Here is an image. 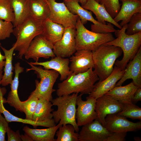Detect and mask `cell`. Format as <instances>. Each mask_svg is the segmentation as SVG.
<instances>
[{
	"instance_id": "5b68a950",
	"label": "cell",
	"mask_w": 141,
	"mask_h": 141,
	"mask_svg": "<svg viewBox=\"0 0 141 141\" xmlns=\"http://www.w3.org/2000/svg\"><path fill=\"white\" fill-rule=\"evenodd\" d=\"M78 93L58 96L51 101L53 105L56 106L57 109L52 112L53 119L56 124L59 122L60 126L67 124L72 125L76 132H78L79 126L76 119V100Z\"/></svg>"
},
{
	"instance_id": "30bf717a",
	"label": "cell",
	"mask_w": 141,
	"mask_h": 141,
	"mask_svg": "<svg viewBox=\"0 0 141 141\" xmlns=\"http://www.w3.org/2000/svg\"><path fill=\"white\" fill-rule=\"evenodd\" d=\"M53 45L42 34L38 35L30 43L24 55L25 58H32L37 62L41 58H53L55 56L53 51Z\"/></svg>"
},
{
	"instance_id": "d6986e66",
	"label": "cell",
	"mask_w": 141,
	"mask_h": 141,
	"mask_svg": "<svg viewBox=\"0 0 141 141\" xmlns=\"http://www.w3.org/2000/svg\"><path fill=\"white\" fill-rule=\"evenodd\" d=\"M69 59L55 56L49 61L43 62H30L34 65L42 66L43 68L47 69H52L57 71L60 75V80L62 81L66 79L72 72L70 70L69 64Z\"/></svg>"
},
{
	"instance_id": "f546056e",
	"label": "cell",
	"mask_w": 141,
	"mask_h": 141,
	"mask_svg": "<svg viewBox=\"0 0 141 141\" xmlns=\"http://www.w3.org/2000/svg\"><path fill=\"white\" fill-rule=\"evenodd\" d=\"M55 135L56 141H79V133L70 124L60 126Z\"/></svg>"
},
{
	"instance_id": "6da1fadb",
	"label": "cell",
	"mask_w": 141,
	"mask_h": 141,
	"mask_svg": "<svg viewBox=\"0 0 141 141\" xmlns=\"http://www.w3.org/2000/svg\"><path fill=\"white\" fill-rule=\"evenodd\" d=\"M99 79L93 68L83 73L75 74L71 72L66 79L58 84L56 94L58 96L73 93L89 94Z\"/></svg>"
},
{
	"instance_id": "2e32d148",
	"label": "cell",
	"mask_w": 141,
	"mask_h": 141,
	"mask_svg": "<svg viewBox=\"0 0 141 141\" xmlns=\"http://www.w3.org/2000/svg\"><path fill=\"white\" fill-rule=\"evenodd\" d=\"M70 58L71 72L75 74L81 73L94 68L92 51L86 50H77Z\"/></svg>"
},
{
	"instance_id": "1f68e13d",
	"label": "cell",
	"mask_w": 141,
	"mask_h": 141,
	"mask_svg": "<svg viewBox=\"0 0 141 141\" xmlns=\"http://www.w3.org/2000/svg\"><path fill=\"white\" fill-rule=\"evenodd\" d=\"M122 110L118 114L133 120H141V108L132 103L123 104Z\"/></svg>"
},
{
	"instance_id": "8992f818",
	"label": "cell",
	"mask_w": 141,
	"mask_h": 141,
	"mask_svg": "<svg viewBox=\"0 0 141 141\" xmlns=\"http://www.w3.org/2000/svg\"><path fill=\"white\" fill-rule=\"evenodd\" d=\"M75 36L77 50H86L92 51L100 45L115 38L111 33H100L87 30L79 17L76 25Z\"/></svg>"
},
{
	"instance_id": "3957f363",
	"label": "cell",
	"mask_w": 141,
	"mask_h": 141,
	"mask_svg": "<svg viewBox=\"0 0 141 141\" xmlns=\"http://www.w3.org/2000/svg\"><path fill=\"white\" fill-rule=\"evenodd\" d=\"M92 51L94 71L99 81H102L112 73L115 62L121 55L122 50L119 47L104 44Z\"/></svg>"
},
{
	"instance_id": "5bb4252c",
	"label": "cell",
	"mask_w": 141,
	"mask_h": 141,
	"mask_svg": "<svg viewBox=\"0 0 141 141\" xmlns=\"http://www.w3.org/2000/svg\"><path fill=\"white\" fill-rule=\"evenodd\" d=\"M105 120V127L110 133L134 132L141 129V121L133 122L117 113L107 115Z\"/></svg>"
},
{
	"instance_id": "7402d4cb",
	"label": "cell",
	"mask_w": 141,
	"mask_h": 141,
	"mask_svg": "<svg viewBox=\"0 0 141 141\" xmlns=\"http://www.w3.org/2000/svg\"><path fill=\"white\" fill-rule=\"evenodd\" d=\"M81 7L89 10L95 15L97 21L99 22L106 24V21L114 25L120 29L122 27L116 22L107 12L104 7L95 0H87L86 3Z\"/></svg>"
},
{
	"instance_id": "7dc6e473",
	"label": "cell",
	"mask_w": 141,
	"mask_h": 141,
	"mask_svg": "<svg viewBox=\"0 0 141 141\" xmlns=\"http://www.w3.org/2000/svg\"><path fill=\"white\" fill-rule=\"evenodd\" d=\"M137 1H141V0H136Z\"/></svg>"
},
{
	"instance_id": "d4e9b609",
	"label": "cell",
	"mask_w": 141,
	"mask_h": 141,
	"mask_svg": "<svg viewBox=\"0 0 141 141\" xmlns=\"http://www.w3.org/2000/svg\"><path fill=\"white\" fill-rule=\"evenodd\" d=\"M29 6L33 18L42 22L49 19L50 10L47 0H30Z\"/></svg>"
},
{
	"instance_id": "7a4b0ae2",
	"label": "cell",
	"mask_w": 141,
	"mask_h": 141,
	"mask_svg": "<svg viewBox=\"0 0 141 141\" xmlns=\"http://www.w3.org/2000/svg\"><path fill=\"white\" fill-rule=\"evenodd\" d=\"M127 24L114 33L116 39L105 44L120 48L123 53L122 59L117 60L114 64L121 70L125 69L128 63L134 57L141 47V32L131 35L126 33Z\"/></svg>"
},
{
	"instance_id": "83f0119b",
	"label": "cell",
	"mask_w": 141,
	"mask_h": 141,
	"mask_svg": "<svg viewBox=\"0 0 141 141\" xmlns=\"http://www.w3.org/2000/svg\"><path fill=\"white\" fill-rule=\"evenodd\" d=\"M51 101L45 99L39 98L34 113L32 120L36 122H41L52 119V113L54 109Z\"/></svg>"
},
{
	"instance_id": "ab89813d",
	"label": "cell",
	"mask_w": 141,
	"mask_h": 141,
	"mask_svg": "<svg viewBox=\"0 0 141 141\" xmlns=\"http://www.w3.org/2000/svg\"><path fill=\"white\" fill-rule=\"evenodd\" d=\"M141 101V87H139L137 90L131 100L133 103L135 104Z\"/></svg>"
},
{
	"instance_id": "603a6c76",
	"label": "cell",
	"mask_w": 141,
	"mask_h": 141,
	"mask_svg": "<svg viewBox=\"0 0 141 141\" xmlns=\"http://www.w3.org/2000/svg\"><path fill=\"white\" fill-rule=\"evenodd\" d=\"M139 87L132 81L125 86H115L105 94L111 96L123 104L130 103H132V99Z\"/></svg>"
},
{
	"instance_id": "d590c367",
	"label": "cell",
	"mask_w": 141,
	"mask_h": 141,
	"mask_svg": "<svg viewBox=\"0 0 141 141\" xmlns=\"http://www.w3.org/2000/svg\"><path fill=\"white\" fill-rule=\"evenodd\" d=\"M14 28L12 22L0 19V40L10 37Z\"/></svg>"
},
{
	"instance_id": "f35d334b",
	"label": "cell",
	"mask_w": 141,
	"mask_h": 141,
	"mask_svg": "<svg viewBox=\"0 0 141 141\" xmlns=\"http://www.w3.org/2000/svg\"><path fill=\"white\" fill-rule=\"evenodd\" d=\"M6 133L8 136V141H21L20 138V135L19 130H17L16 132L13 130L8 127Z\"/></svg>"
},
{
	"instance_id": "ac0fdd59",
	"label": "cell",
	"mask_w": 141,
	"mask_h": 141,
	"mask_svg": "<svg viewBox=\"0 0 141 141\" xmlns=\"http://www.w3.org/2000/svg\"><path fill=\"white\" fill-rule=\"evenodd\" d=\"M129 62L121 78L115 86H121L126 80L131 79L135 85L141 87V47L134 58Z\"/></svg>"
},
{
	"instance_id": "4fadbf2b",
	"label": "cell",
	"mask_w": 141,
	"mask_h": 141,
	"mask_svg": "<svg viewBox=\"0 0 141 141\" xmlns=\"http://www.w3.org/2000/svg\"><path fill=\"white\" fill-rule=\"evenodd\" d=\"M76 28H65L61 38L53 45V51L55 56L66 58L72 56L77 51Z\"/></svg>"
},
{
	"instance_id": "e575fe53",
	"label": "cell",
	"mask_w": 141,
	"mask_h": 141,
	"mask_svg": "<svg viewBox=\"0 0 141 141\" xmlns=\"http://www.w3.org/2000/svg\"><path fill=\"white\" fill-rule=\"evenodd\" d=\"M99 3L104 7L113 19L117 15L121 7L119 0H101Z\"/></svg>"
},
{
	"instance_id": "ffe728a7",
	"label": "cell",
	"mask_w": 141,
	"mask_h": 141,
	"mask_svg": "<svg viewBox=\"0 0 141 141\" xmlns=\"http://www.w3.org/2000/svg\"><path fill=\"white\" fill-rule=\"evenodd\" d=\"M122 3L120 9L113 18L118 23L121 21L120 25L122 27L129 22L131 17L135 14L141 13V1L136 0H120Z\"/></svg>"
},
{
	"instance_id": "4316f807",
	"label": "cell",
	"mask_w": 141,
	"mask_h": 141,
	"mask_svg": "<svg viewBox=\"0 0 141 141\" xmlns=\"http://www.w3.org/2000/svg\"><path fill=\"white\" fill-rule=\"evenodd\" d=\"M13 9L15 20L12 23L14 28L30 16V0H9Z\"/></svg>"
},
{
	"instance_id": "484cf974",
	"label": "cell",
	"mask_w": 141,
	"mask_h": 141,
	"mask_svg": "<svg viewBox=\"0 0 141 141\" xmlns=\"http://www.w3.org/2000/svg\"><path fill=\"white\" fill-rule=\"evenodd\" d=\"M43 32L42 35L53 45L62 37L65 28L62 25L49 19L43 22Z\"/></svg>"
},
{
	"instance_id": "4dcf8cb0",
	"label": "cell",
	"mask_w": 141,
	"mask_h": 141,
	"mask_svg": "<svg viewBox=\"0 0 141 141\" xmlns=\"http://www.w3.org/2000/svg\"><path fill=\"white\" fill-rule=\"evenodd\" d=\"M38 99L33 91L27 99L21 101V107L22 112L25 114L26 119L32 120Z\"/></svg>"
},
{
	"instance_id": "ee69618b",
	"label": "cell",
	"mask_w": 141,
	"mask_h": 141,
	"mask_svg": "<svg viewBox=\"0 0 141 141\" xmlns=\"http://www.w3.org/2000/svg\"><path fill=\"white\" fill-rule=\"evenodd\" d=\"M3 70L0 71V85L1 84V80L3 77Z\"/></svg>"
},
{
	"instance_id": "ba28073f",
	"label": "cell",
	"mask_w": 141,
	"mask_h": 141,
	"mask_svg": "<svg viewBox=\"0 0 141 141\" xmlns=\"http://www.w3.org/2000/svg\"><path fill=\"white\" fill-rule=\"evenodd\" d=\"M63 2L71 13L78 16L83 25L86 24L88 21L93 23L91 26V31L105 33H110L112 31V26L110 23L104 24L98 22L93 16L92 12L83 8L79 4L78 0H63Z\"/></svg>"
},
{
	"instance_id": "74e56055",
	"label": "cell",
	"mask_w": 141,
	"mask_h": 141,
	"mask_svg": "<svg viewBox=\"0 0 141 141\" xmlns=\"http://www.w3.org/2000/svg\"><path fill=\"white\" fill-rule=\"evenodd\" d=\"M0 113V141H5V134L8 127L9 122Z\"/></svg>"
},
{
	"instance_id": "f1b7e54d",
	"label": "cell",
	"mask_w": 141,
	"mask_h": 141,
	"mask_svg": "<svg viewBox=\"0 0 141 141\" xmlns=\"http://www.w3.org/2000/svg\"><path fill=\"white\" fill-rule=\"evenodd\" d=\"M4 53L5 64L3 69L4 73L1 80V85L5 86L12 83L13 79V69L12 60L13 53L16 47L13 44V47L9 50H7L2 46H0Z\"/></svg>"
},
{
	"instance_id": "836d02e7",
	"label": "cell",
	"mask_w": 141,
	"mask_h": 141,
	"mask_svg": "<svg viewBox=\"0 0 141 141\" xmlns=\"http://www.w3.org/2000/svg\"><path fill=\"white\" fill-rule=\"evenodd\" d=\"M141 32V13L134 14L127 24L126 33L131 35Z\"/></svg>"
},
{
	"instance_id": "7c38bea8",
	"label": "cell",
	"mask_w": 141,
	"mask_h": 141,
	"mask_svg": "<svg viewBox=\"0 0 141 141\" xmlns=\"http://www.w3.org/2000/svg\"><path fill=\"white\" fill-rule=\"evenodd\" d=\"M123 106V104L111 96L105 94L96 99L95 110L97 117L96 119L105 127L106 116L120 112L122 110Z\"/></svg>"
},
{
	"instance_id": "7bdbcfd3",
	"label": "cell",
	"mask_w": 141,
	"mask_h": 141,
	"mask_svg": "<svg viewBox=\"0 0 141 141\" xmlns=\"http://www.w3.org/2000/svg\"><path fill=\"white\" fill-rule=\"evenodd\" d=\"M79 2L81 3V6L84 5L87 2V0H78Z\"/></svg>"
},
{
	"instance_id": "8d00e7d4",
	"label": "cell",
	"mask_w": 141,
	"mask_h": 141,
	"mask_svg": "<svg viewBox=\"0 0 141 141\" xmlns=\"http://www.w3.org/2000/svg\"><path fill=\"white\" fill-rule=\"evenodd\" d=\"M127 132H115L110 133V134L104 141H125Z\"/></svg>"
},
{
	"instance_id": "60d3db41",
	"label": "cell",
	"mask_w": 141,
	"mask_h": 141,
	"mask_svg": "<svg viewBox=\"0 0 141 141\" xmlns=\"http://www.w3.org/2000/svg\"><path fill=\"white\" fill-rule=\"evenodd\" d=\"M1 44L0 43V46ZM5 56L2 55L0 51V71L3 70L5 64Z\"/></svg>"
},
{
	"instance_id": "d6a6232c",
	"label": "cell",
	"mask_w": 141,
	"mask_h": 141,
	"mask_svg": "<svg viewBox=\"0 0 141 141\" xmlns=\"http://www.w3.org/2000/svg\"><path fill=\"white\" fill-rule=\"evenodd\" d=\"M0 19L12 23L14 21V13L9 0H0Z\"/></svg>"
},
{
	"instance_id": "277c9868",
	"label": "cell",
	"mask_w": 141,
	"mask_h": 141,
	"mask_svg": "<svg viewBox=\"0 0 141 141\" xmlns=\"http://www.w3.org/2000/svg\"><path fill=\"white\" fill-rule=\"evenodd\" d=\"M43 32V22L31 16L14 28L13 33L16 39L15 50L18 51V58H22L31 42Z\"/></svg>"
},
{
	"instance_id": "44dd1931",
	"label": "cell",
	"mask_w": 141,
	"mask_h": 141,
	"mask_svg": "<svg viewBox=\"0 0 141 141\" xmlns=\"http://www.w3.org/2000/svg\"><path fill=\"white\" fill-rule=\"evenodd\" d=\"M15 75L14 79L10 84V91L9 92L5 102L11 107L14 108L16 111L22 112L21 107V102L18 93L19 74L23 72L24 68L20 66L17 62L15 64Z\"/></svg>"
},
{
	"instance_id": "52a82bcc",
	"label": "cell",
	"mask_w": 141,
	"mask_h": 141,
	"mask_svg": "<svg viewBox=\"0 0 141 141\" xmlns=\"http://www.w3.org/2000/svg\"><path fill=\"white\" fill-rule=\"evenodd\" d=\"M31 68L26 69V72L34 70L38 78L40 79L39 81L35 80L36 89L33 91L38 98H42L51 101L53 99L52 94L56 91L53 89L54 85L58 77L59 74L53 70L45 69L41 67H37L27 62Z\"/></svg>"
},
{
	"instance_id": "bcb514c9",
	"label": "cell",
	"mask_w": 141,
	"mask_h": 141,
	"mask_svg": "<svg viewBox=\"0 0 141 141\" xmlns=\"http://www.w3.org/2000/svg\"><path fill=\"white\" fill-rule=\"evenodd\" d=\"M95 0L97 2L99 3L101 0Z\"/></svg>"
},
{
	"instance_id": "b9f144b4",
	"label": "cell",
	"mask_w": 141,
	"mask_h": 141,
	"mask_svg": "<svg viewBox=\"0 0 141 141\" xmlns=\"http://www.w3.org/2000/svg\"><path fill=\"white\" fill-rule=\"evenodd\" d=\"M20 138L22 141H33L32 139L26 133L24 134H21Z\"/></svg>"
},
{
	"instance_id": "9a60e30c",
	"label": "cell",
	"mask_w": 141,
	"mask_h": 141,
	"mask_svg": "<svg viewBox=\"0 0 141 141\" xmlns=\"http://www.w3.org/2000/svg\"><path fill=\"white\" fill-rule=\"evenodd\" d=\"M98 120L83 126L79 133V141H104L110 134Z\"/></svg>"
},
{
	"instance_id": "9c48e42d",
	"label": "cell",
	"mask_w": 141,
	"mask_h": 141,
	"mask_svg": "<svg viewBox=\"0 0 141 141\" xmlns=\"http://www.w3.org/2000/svg\"><path fill=\"white\" fill-rule=\"evenodd\" d=\"M47 1L50 10L49 19L62 25L65 28H76L78 16L71 13L63 2L58 3L54 0Z\"/></svg>"
},
{
	"instance_id": "e0dca14e",
	"label": "cell",
	"mask_w": 141,
	"mask_h": 141,
	"mask_svg": "<svg viewBox=\"0 0 141 141\" xmlns=\"http://www.w3.org/2000/svg\"><path fill=\"white\" fill-rule=\"evenodd\" d=\"M125 69L121 70L115 66L111 74L102 81H98L94 85L93 89L88 96L97 99L105 94L112 89L117 82L121 78Z\"/></svg>"
},
{
	"instance_id": "f6af8a7d",
	"label": "cell",
	"mask_w": 141,
	"mask_h": 141,
	"mask_svg": "<svg viewBox=\"0 0 141 141\" xmlns=\"http://www.w3.org/2000/svg\"><path fill=\"white\" fill-rule=\"evenodd\" d=\"M134 140L135 141H141V139L139 137H134L133 138Z\"/></svg>"
},
{
	"instance_id": "c3c4849f",
	"label": "cell",
	"mask_w": 141,
	"mask_h": 141,
	"mask_svg": "<svg viewBox=\"0 0 141 141\" xmlns=\"http://www.w3.org/2000/svg\"><path fill=\"white\" fill-rule=\"evenodd\" d=\"M54 0L55 1L56 0Z\"/></svg>"
},
{
	"instance_id": "cb8c5ba5",
	"label": "cell",
	"mask_w": 141,
	"mask_h": 141,
	"mask_svg": "<svg viewBox=\"0 0 141 141\" xmlns=\"http://www.w3.org/2000/svg\"><path fill=\"white\" fill-rule=\"evenodd\" d=\"M60 126L58 124L47 128L37 129L31 128L26 126L23 127V130L33 141H56L55 136Z\"/></svg>"
},
{
	"instance_id": "8fae6325",
	"label": "cell",
	"mask_w": 141,
	"mask_h": 141,
	"mask_svg": "<svg viewBox=\"0 0 141 141\" xmlns=\"http://www.w3.org/2000/svg\"><path fill=\"white\" fill-rule=\"evenodd\" d=\"M82 94L77 96L76 100V119L77 124L79 126H83L96 119L97 114L95 108L96 99L89 96L86 98V100L82 99Z\"/></svg>"
}]
</instances>
